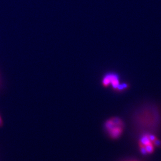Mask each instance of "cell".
I'll list each match as a JSON object with an SVG mask.
<instances>
[{
    "label": "cell",
    "instance_id": "6da1fadb",
    "mask_svg": "<svg viewBox=\"0 0 161 161\" xmlns=\"http://www.w3.org/2000/svg\"><path fill=\"white\" fill-rule=\"evenodd\" d=\"M124 123L118 117H112L107 120L105 128L112 139H117L121 136L124 130Z\"/></svg>",
    "mask_w": 161,
    "mask_h": 161
},
{
    "label": "cell",
    "instance_id": "7a4b0ae2",
    "mask_svg": "<svg viewBox=\"0 0 161 161\" xmlns=\"http://www.w3.org/2000/svg\"><path fill=\"white\" fill-rule=\"evenodd\" d=\"M161 143L155 136L152 134H146L141 137L139 146L140 151L144 154L152 153L154 151V147L159 146Z\"/></svg>",
    "mask_w": 161,
    "mask_h": 161
},
{
    "label": "cell",
    "instance_id": "3957f363",
    "mask_svg": "<svg viewBox=\"0 0 161 161\" xmlns=\"http://www.w3.org/2000/svg\"><path fill=\"white\" fill-rule=\"evenodd\" d=\"M121 83L119 75L115 72H107L104 75L101 81L103 86L107 87L111 85L114 91H115Z\"/></svg>",
    "mask_w": 161,
    "mask_h": 161
},
{
    "label": "cell",
    "instance_id": "277c9868",
    "mask_svg": "<svg viewBox=\"0 0 161 161\" xmlns=\"http://www.w3.org/2000/svg\"><path fill=\"white\" fill-rule=\"evenodd\" d=\"M129 88V84L128 83H125V82L121 83L115 92H117V93H122V92L126 91L127 89H128Z\"/></svg>",
    "mask_w": 161,
    "mask_h": 161
},
{
    "label": "cell",
    "instance_id": "5b68a950",
    "mask_svg": "<svg viewBox=\"0 0 161 161\" xmlns=\"http://www.w3.org/2000/svg\"><path fill=\"white\" fill-rule=\"evenodd\" d=\"M2 120L1 119V117L0 116V127L2 125Z\"/></svg>",
    "mask_w": 161,
    "mask_h": 161
}]
</instances>
